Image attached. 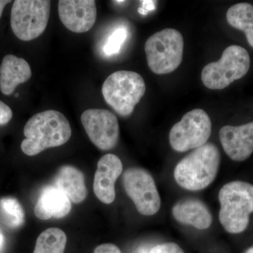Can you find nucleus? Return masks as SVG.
<instances>
[{"label": "nucleus", "mask_w": 253, "mask_h": 253, "mask_svg": "<svg viewBox=\"0 0 253 253\" xmlns=\"http://www.w3.org/2000/svg\"><path fill=\"white\" fill-rule=\"evenodd\" d=\"M23 133L26 139L21 143V150L27 156H33L66 144L71 137L72 129L64 115L48 110L30 118Z\"/></svg>", "instance_id": "obj_1"}, {"label": "nucleus", "mask_w": 253, "mask_h": 253, "mask_svg": "<svg viewBox=\"0 0 253 253\" xmlns=\"http://www.w3.org/2000/svg\"><path fill=\"white\" fill-rule=\"evenodd\" d=\"M220 159L217 146L206 143L178 163L174 171V179L181 187L189 191L206 189L215 179Z\"/></svg>", "instance_id": "obj_2"}, {"label": "nucleus", "mask_w": 253, "mask_h": 253, "mask_svg": "<svg viewBox=\"0 0 253 253\" xmlns=\"http://www.w3.org/2000/svg\"><path fill=\"white\" fill-rule=\"evenodd\" d=\"M219 219L227 232L239 234L246 230L253 212V185L234 181L223 186L219 193Z\"/></svg>", "instance_id": "obj_3"}, {"label": "nucleus", "mask_w": 253, "mask_h": 253, "mask_svg": "<svg viewBox=\"0 0 253 253\" xmlns=\"http://www.w3.org/2000/svg\"><path fill=\"white\" fill-rule=\"evenodd\" d=\"M145 91L144 80L137 73L129 71L112 73L102 86L105 101L123 117L130 116Z\"/></svg>", "instance_id": "obj_4"}, {"label": "nucleus", "mask_w": 253, "mask_h": 253, "mask_svg": "<svg viewBox=\"0 0 253 253\" xmlns=\"http://www.w3.org/2000/svg\"><path fill=\"white\" fill-rule=\"evenodd\" d=\"M184 46L182 35L175 29L166 28L155 33L145 43L150 70L158 75L175 71L182 61Z\"/></svg>", "instance_id": "obj_5"}, {"label": "nucleus", "mask_w": 253, "mask_h": 253, "mask_svg": "<svg viewBox=\"0 0 253 253\" xmlns=\"http://www.w3.org/2000/svg\"><path fill=\"white\" fill-rule=\"evenodd\" d=\"M251 59L242 46L231 45L223 51L219 61L206 65L201 73V81L211 89H223L249 72Z\"/></svg>", "instance_id": "obj_6"}, {"label": "nucleus", "mask_w": 253, "mask_h": 253, "mask_svg": "<svg viewBox=\"0 0 253 253\" xmlns=\"http://www.w3.org/2000/svg\"><path fill=\"white\" fill-rule=\"evenodd\" d=\"M51 1L16 0L11 12V26L15 36L22 41H31L45 31L50 16Z\"/></svg>", "instance_id": "obj_7"}, {"label": "nucleus", "mask_w": 253, "mask_h": 253, "mask_svg": "<svg viewBox=\"0 0 253 253\" xmlns=\"http://www.w3.org/2000/svg\"><path fill=\"white\" fill-rule=\"evenodd\" d=\"M212 133V122L203 109H194L186 113L176 123L169 134V144L174 151L185 152L207 143Z\"/></svg>", "instance_id": "obj_8"}, {"label": "nucleus", "mask_w": 253, "mask_h": 253, "mask_svg": "<svg viewBox=\"0 0 253 253\" xmlns=\"http://www.w3.org/2000/svg\"><path fill=\"white\" fill-rule=\"evenodd\" d=\"M123 181L126 194L141 214L151 216L159 211L161 197L149 172L142 168H129L125 172Z\"/></svg>", "instance_id": "obj_9"}, {"label": "nucleus", "mask_w": 253, "mask_h": 253, "mask_svg": "<svg viewBox=\"0 0 253 253\" xmlns=\"http://www.w3.org/2000/svg\"><path fill=\"white\" fill-rule=\"evenodd\" d=\"M81 122L89 139L99 149L116 147L119 139L118 118L106 109H88L81 116Z\"/></svg>", "instance_id": "obj_10"}, {"label": "nucleus", "mask_w": 253, "mask_h": 253, "mask_svg": "<svg viewBox=\"0 0 253 253\" xmlns=\"http://www.w3.org/2000/svg\"><path fill=\"white\" fill-rule=\"evenodd\" d=\"M96 1L94 0H60V20L69 31L76 33L89 31L96 19Z\"/></svg>", "instance_id": "obj_11"}, {"label": "nucleus", "mask_w": 253, "mask_h": 253, "mask_svg": "<svg viewBox=\"0 0 253 253\" xmlns=\"http://www.w3.org/2000/svg\"><path fill=\"white\" fill-rule=\"evenodd\" d=\"M219 136L224 152L233 161H246L253 154V122L240 126H224Z\"/></svg>", "instance_id": "obj_12"}, {"label": "nucleus", "mask_w": 253, "mask_h": 253, "mask_svg": "<svg viewBox=\"0 0 253 253\" xmlns=\"http://www.w3.org/2000/svg\"><path fill=\"white\" fill-rule=\"evenodd\" d=\"M123 169V163L116 155L106 154L100 158L94 174V191L104 204H112L116 199L115 183Z\"/></svg>", "instance_id": "obj_13"}, {"label": "nucleus", "mask_w": 253, "mask_h": 253, "mask_svg": "<svg viewBox=\"0 0 253 253\" xmlns=\"http://www.w3.org/2000/svg\"><path fill=\"white\" fill-rule=\"evenodd\" d=\"M71 211V201L61 190L55 186H47L42 191L37 201L34 212L42 220L51 218H63Z\"/></svg>", "instance_id": "obj_14"}, {"label": "nucleus", "mask_w": 253, "mask_h": 253, "mask_svg": "<svg viewBox=\"0 0 253 253\" xmlns=\"http://www.w3.org/2000/svg\"><path fill=\"white\" fill-rule=\"evenodd\" d=\"M31 76V68L26 60L6 55L0 66V90L6 96L11 95L18 85L27 82Z\"/></svg>", "instance_id": "obj_15"}, {"label": "nucleus", "mask_w": 253, "mask_h": 253, "mask_svg": "<svg viewBox=\"0 0 253 253\" xmlns=\"http://www.w3.org/2000/svg\"><path fill=\"white\" fill-rule=\"evenodd\" d=\"M172 215L179 222L201 230L208 229L212 223V214L207 206L199 200L187 199L176 203L172 208Z\"/></svg>", "instance_id": "obj_16"}, {"label": "nucleus", "mask_w": 253, "mask_h": 253, "mask_svg": "<svg viewBox=\"0 0 253 253\" xmlns=\"http://www.w3.org/2000/svg\"><path fill=\"white\" fill-rule=\"evenodd\" d=\"M54 186L61 190L75 204L83 202L87 196L84 174L73 166L60 168L55 178Z\"/></svg>", "instance_id": "obj_17"}, {"label": "nucleus", "mask_w": 253, "mask_h": 253, "mask_svg": "<svg viewBox=\"0 0 253 253\" xmlns=\"http://www.w3.org/2000/svg\"><path fill=\"white\" fill-rule=\"evenodd\" d=\"M226 20L231 27L244 32L248 42L253 48V5L238 3L226 13Z\"/></svg>", "instance_id": "obj_18"}, {"label": "nucleus", "mask_w": 253, "mask_h": 253, "mask_svg": "<svg viewBox=\"0 0 253 253\" xmlns=\"http://www.w3.org/2000/svg\"><path fill=\"white\" fill-rule=\"evenodd\" d=\"M67 237L59 228H49L37 239L33 253H64Z\"/></svg>", "instance_id": "obj_19"}, {"label": "nucleus", "mask_w": 253, "mask_h": 253, "mask_svg": "<svg viewBox=\"0 0 253 253\" xmlns=\"http://www.w3.org/2000/svg\"><path fill=\"white\" fill-rule=\"evenodd\" d=\"M0 220L11 229H17L23 225L24 211L18 200L12 197L0 199Z\"/></svg>", "instance_id": "obj_20"}, {"label": "nucleus", "mask_w": 253, "mask_h": 253, "mask_svg": "<svg viewBox=\"0 0 253 253\" xmlns=\"http://www.w3.org/2000/svg\"><path fill=\"white\" fill-rule=\"evenodd\" d=\"M126 31L123 28H120L113 32L104 46V50L106 54L111 56L119 52L121 46L126 41Z\"/></svg>", "instance_id": "obj_21"}, {"label": "nucleus", "mask_w": 253, "mask_h": 253, "mask_svg": "<svg viewBox=\"0 0 253 253\" xmlns=\"http://www.w3.org/2000/svg\"><path fill=\"white\" fill-rule=\"evenodd\" d=\"M149 253H184V251L174 243H166L154 246Z\"/></svg>", "instance_id": "obj_22"}, {"label": "nucleus", "mask_w": 253, "mask_h": 253, "mask_svg": "<svg viewBox=\"0 0 253 253\" xmlns=\"http://www.w3.org/2000/svg\"><path fill=\"white\" fill-rule=\"evenodd\" d=\"M13 113L9 106L0 101V126L7 124L12 118Z\"/></svg>", "instance_id": "obj_23"}, {"label": "nucleus", "mask_w": 253, "mask_h": 253, "mask_svg": "<svg viewBox=\"0 0 253 253\" xmlns=\"http://www.w3.org/2000/svg\"><path fill=\"white\" fill-rule=\"evenodd\" d=\"M94 253H121V251L116 245L104 244L97 246Z\"/></svg>", "instance_id": "obj_24"}, {"label": "nucleus", "mask_w": 253, "mask_h": 253, "mask_svg": "<svg viewBox=\"0 0 253 253\" xmlns=\"http://www.w3.org/2000/svg\"><path fill=\"white\" fill-rule=\"evenodd\" d=\"M141 2H143V7L139 8V10H138L141 14H146L148 11L155 9L154 1H142Z\"/></svg>", "instance_id": "obj_25"}, {"label": "nucleus", "mask_w": 253, "mask_h": 253, "mask_svg": "<svg viewBox=\"0 0 253 253\" xmlns=\"http://www.w3.org/2000/svg\"><path fill=\"white\" fill-rule=\"evenodd\" d=\"M5 244V237L2 231L0 229V253L4 249Z\"/></svg>", "instance_id": "obj_26"}, {"label": "nucleus", "mask_w": 253, "mask_h": 253, "mask_svg": "<svg viewBox=\"0 0 253 253\" xmlns=\"http://www.w3.org/2000/svg\"><path fill=\"white\" fill-rule=\"evenodd\" d=\"M11 2L10 1H5V0H0V18L2 14L3 10H4L5 6Z\"/></svg>", "instance_id": "obj_27"}, {"label": "nucleus", "mask_w": 253, "mask_h": 253, "mask_svg": "<svg viewBox=\"0 0 253 253\" xmlns=\"http://www.w3.org/2000/svg\"><path fill=\"white\" fill-rule=\"evenodd\" d=\"M244 253H253V247L250 248Z\"/></svg>", "instance_id": "obj_28"}]
</instances>
